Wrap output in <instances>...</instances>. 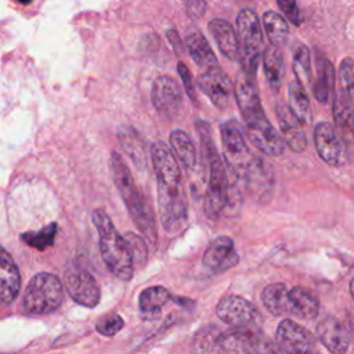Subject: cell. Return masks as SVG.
I'll list each match as a JSON object with an SVG mask.
<instances>
[{"label": "cell", "mask_w": 354, "mask_h": 354, "mask_svg": "<svg viewBox=\"0 0 354 354\" xmlns=\"http://www.w3.org/2000/svg\"><path fill=\"white\" fill-rule=\"evenodd\" d=\"M216 314L224 324L232 328L257 329L263 321L259 308L236 295L223 296L216 306Z\"/></svg>", "instance_id": "10"}, {"label": "cell", "mask_w": 354, "mask_h": 354, "mask_svg": "<svg viewBox=\"0 0 354 354\" xmlns=\"http://www.w3.org/2000/svg\"><path fill=\"white\" fill-rule=\"evenodd\" d=\"M317 336L330 354H344L351 342L348 329L335 317H326L317 325Z\"/></svg>", "instance_id": "19"}, {"label": "cell", "mask_w": 354, "mask_h": 354, "mask_svg": "<svg viewBox=\"0 0 354 354\" xmlns=\"http://www.w3.org/2000/svg\"><path fill=\"white\" fill-rule=\"evenodd\" d=\"M221 332L213 326H205L199 329L194 337V347L199 353H212L216 347H220Z\"/></svg>", "instance_id": "34"}, {"label": "cell", "mask_w": 354, "mask_h": 354, "mask_svg": "<svg viewBox=\"0 0 354 354\" xmlns=\"http://www.w3.org/2000/svg\"><path fill=\"white\" fill-rule=\"evenodd\" d=\"M19 4H24V6H26V4H30L32 3V0H17Z\"/></svg>", "instance_id": "43"}, {"label": "cell", "mask_w": 354, "mask_h": 354, "mask_svg": "<svg viewBox=\"0 0 354 354\" xmlns=\"http://www.w3.org/2000/svg\"><path fill=\"white\" fill-rule=\"evenodd\" d=\"M278 347L286 354H317V343L313 333L293 319L285 318L275 332Z\"/></svg>", "instance_id": "11"}, {"label": "cell", "mask_w": 354, "mask_h": 354, "mask_svg": "<svg viewBox=\"0 0 354 354\" xmlns=\"http://www.w3.org/2000/svg\"><path fill=\"white\" fill-rule=\"evenodd\" d=\"M263 25L272 46L281 47L286 44L289 37V28L282 15L275 11H266L263 14Z\"/></svg>", "instance_id": "30"}, {"label": "cell", "mask_w": 354, "mask_h": 354, "mask_svg": "<svg viewBox=\"0 0 354 354\" xmlns=\"http://www.w3.org/2000/svg\"><path fill=\"white\" fill-rule=\"evenodd\" d=\"M220 133L227 166L234 176L241 180L254 166L259 158L249 149L239 124L235 120L224 122L220 127Z\"/></svg>", "instance_id": "8"}, {"label": "cell", "mask_w": 354, "mask_h": 354, "mask_svg": "<svg viewBox=\"0 0 354 354\" xmlns=\"http://www.w3.org/2000/svg\"><path fill=\"white\" fill-rule=\"evenodd\" d=\"M202 263L214 272H223L235 267L239 263V254L235 250L234 241L225 235L216 238L205 250Z\"/></svg>", "instance_id": "16"}, {"label": "cell", "mask_w": 354, "mask_h": 354, "mask_svg": "<svg viewBox=\"0 0 354 354\" xmlns=\"http://www.w3.org/2000/svg\"><path fill=\"white\" fill-rule=\"evenodd\" d=\"M198 130L201 136V141L203 145V152L206 153L209 159V184L205 195V205L203 212L207 218L216 220L227 206L230 201V184H228V176L225 171V166L217 153L216 148L213 147L212 138H210V129L207 123L199 122Z\"/></svg>", "instance_id": "5"}, {"label": "cell", "mask_w": 354, "mask_h": 354, "mask_svg": "<svg viewBox=\"0 0 354 354\" xmlns=\"http://www.w3.org/2000/svg\"><path fill=\"white\" fill-rule=\"evenodd\" d=\"M288 98H289V109L295 113V116L301 122V124L308 123L311 119L310 100L306 93V88L297 80H293L289 83Z\"/></svg>", "instance_id": "29"}, {"label": "cell", "mask_w": 354, "mask_h": 354, "mask_svg": "<svg viewBox=\"0 0 354 354\" xmlns=\"http://www.w3.org/2000/svg\"><path fill=\"white\" fill-rule=\"evenodd\" d=\"M174 296L163 286H149L144 289L138 297L140 311L144 318L155 319L160 315L163 306L173 300Z\"/></svg>", "instance_id": "25"}, {"label": "cell", "mask_w": 354, "mask_h": 354, "mask_svg": "<svg viewBox=\"0 0 354 354\" xmlns=\"http://www.w3.org/2000/svg\"><path fill=\"white\" fill-rule=\"evenodd\" d=\"M64 286L68 295L84 307H95L100 301L101 292L95 278L86 270L75 267L65 271Z\"/></svg>", "instance_id": "12"}, {"label": "cell", "mask_w": 354, "mask_h": 354, "mask_svg": "<svg viewBox=\"0 0 354 354\" xmlns=\"http://www.w3.org/2000/svg\"><path fill=\"white\" fill-rule=\"evenodd\" d=\"M333 120L336 133L344 144L347 158H354V106L342 93L333 101Z\"/></svg>", "instance_id": "17"}, {"label": "cell", "mask_w": 354, "mask_h": 354, "mask_svg": "<svg viewBox=\"0 0 354 354\" xmlns=\"http://www.w3.org/2000/svg\"><path fill=\"white\" fill-rule=\"evenodd\" d=\"M109 167L112 180L131 216V220L141 234L153 245L156 242L158 232L152 209L137 188L127 165L118 152L111 153Z\"/></svg>", "instance_id": "3"}, {"label": "cell", "mask_w": 354, "mask_h": 354, "mask_svg": "<svg viewBox=\"0 0 354 354\" xmlns=\"http://www.w3.org/2000/svg\"><path fill=\"white\" fill-rule=\"evenodd\" d=\"M234 93L252 144L268 156L282 155L285 141L267 119L254 82L248 76L238 77Z\"/></svg>", "instance_id": "2"}, {"label": "cell", "mask_w": 354, "mask_h": 354, "mask_svg": "<svg viewBox=\"0 0 354 354\" xmlns=\"http://www.w3.org/2000/svg\"><path fill=\"white\" fill-rule=\"evenodd\" d=\"M285 313L300 319H314L319 313V301L315 295L301 286L288 289Z\"/></svg>", "instance_id": "21"}, {"label": "cell", "mask_w": 354, "mask_h": 354, "mask_svg": "<svg viewBox=\"0 0 354 354\" xmlns=\"http://www.w3.org/2000/svg\"><path fill=\"white\" fill-rule=\"evenodd\" d=\"M315 65H317V75H315V82L313 84V93H314V97L321 104H325L328 102L329 94L335 87L336 73L332 62L328 58H325L321 53H317Z\"/></svg>", "instance_id": "24"}, {"label": "cell", "mask_w": 354, "mask_h": 354, "mask_svg": "<svg viewBox=\"0 0 354 354\" xmlns=\"http://www.w3.org/2000/svg\"><path fill=\"white\" fill-rule=\"evenodd\" d=\"M238 29V43L239 46V59L243 66L245 76L254 82L257 72L260 50L263 44V33L260 28L259 17L254 11L243 8L236 17Z\"/></svg>", "instance_id": "7"}, {"label": "cell", "mask_w": 354, "mask_h": 354, "mask_svg": "<svg viewBox=\"0 0 354 354\" xmlns=\"http://www.w3.org/2000/svg\"><path fill=\"white\" fill-rule=\"evenodd\" d=\"M314 142L318 155L329 166H342L348 158L343 141L328 122H319L314 129Z\"/></svg>", "instance_id": "13"}, {"label": "cell", "mask_w": 354, "mask_h": 354, "mask_svg": "<svg viewBox=\"0 0 354 354\" xmlns=\"http://www.w3.org/2000/svg\"><path fill=\"white\" fill-rule=\"evenodd\" d=\"M209 32L213 36V39L217 43V47L220 53L231 59V61H238L239 59V43L236 33L230 22L221 18L212 19L209 22Z\"/></svg>", "instance_id": "22"}, {"label": "cell", "mask_w": 354, "mask_h": 354, "mask_svg": "<svg viewBox=\"0 0 354 354\" xmlns=\"http://www.w3.org/2000/svg\"><path fill=\"white\" fill-rule=\"evenodd\" d=\"M167 39H169V41H170V44H171L174 53H176L177 55H180L181 51H183V44H181V39H180L177 30H176V29L167 30Z\"/></svg>", "instance_id": "41"}, {"label": "cell", "mask_w": 354, "mask_h": 354, "mask_svg": "<svg viewBox=\"0 0 354 354\" xmlns=\"http://www.w3.org/2000/svg\"><path fill=\"white\" fill-rule=\"evenodd\" d=\"M64 300L61 279L50 272L36 274L28 283L22 307L28 314H48L57 310Z\"/></svg>", "instance_id": "6"}, {"label": "cell", "mask_w": 354, "mask_h": 354, "mask_svg": "<svg viewBox=\"0 0 354 354\" xmlns=\"http://www.w3.org/2000/svg\"><path fill=\"white\" fill-rule=\"evenodd\" d=\"M351 325H353V329H354V319H353V322H351Z\"/></svg>", "instance_id": "44"}, {"label": "cell", "mask_w": 354, "mask_h": 354, "mask_svg": "<svg viewBox=\"0 0 354 354\" xmlns=\"http://www.w3.org/2000/svg\"><path fill=\"white\" fill-rule=\"evenodd\" d=\"M263 68H264L266 80H267L270 88L277 93L282 84L283 75H285L283 57L278 47L268 46L266 48L264 55H263Z\"/></svg>", "instance_id": "27"}, {"label": "cell", "mask_w": 354, "mask_h": 354, "mask_svg": "<svg viewBox=\"0 0 354 354\" xmlns=\"http://www.w3.org/2000/svg\"><path fill=\"white\" fill-rule=\"evenodd\" d=\"M279 8L285 14V17L295 25H300L303 21V15L297 6L296 0H277Z\"/></svg>", "instance_id": "38"}, {"label": "cell", "mask_w": 354, "mask_h": 354, "mask_svg": "<svg viewBox=\"0 0 354 354\" xmlns=\"http://www.w3.org/2000/svg\"><path fill=\"white\" fill-rule=\"evenodd\" d=\"M350 293H351V296H353V299H354V278H353V281L350 282Z\"/></svg>", "instance_id": "42"}, {"label": "cell", "mask_w": 354, "mask_h": 354, "mask_svg": "<svg viewBox=\"0 0 354 354\" xmlns=\"http://www.w3.org/2000/svg\"><path fill=\"white\" fill-rule=\"evenodd\" d=\"M124 326V321L119 314H108L97 322V332L102 336H115Z\"/></svg>", "instance_id": "37"}, {"label": "cell", "mask_w": 354, "mask_h": 354, "mask_svg": "<svg viewBox=\"0 0 354 354\" xmlns=\"http://www.w3.org/2000/svg\"><path fill=\"white\" fill-rule=\"evenodd\" d=\"M275 115L285 144L295 152H303L307 148V137L303 131L301 122L283 102L277 104Z\"/></svg>", "instance_id": "18"}, {"label": "cell", "mask_w": 354, "mask_h": 354, "mask_svg": "<svg viewBox=\"0 0 354 354\" xmlns=\"http://www.w3.org/2000/svg\"><path fill=\"white\" fill-rule=\"evenodd\" d=\"M177 71H178V75H180V77H181V80H183V84H184V88H185L188 97H189L192 101H196V93H195L194 80H192V77H191L189 69L187 68L185 64L178 62Z\"/></svg>", "instance_id": "39"}, {"label": "cell", "mask_w": 354, "mask_h": 354, "mask_svg": "<svg viewBox=\"0 0 354 354\" xmlns=\"http://www.w3.org/2000/svg\"><path fill=\"white\" fill-rule=\"evenodd\" d=\"M288 293V288L282 282H275L267 285L261 293V301L267 311H270L275 317L285 315V296Z\"/></svg>", "instance_id": "31"}, {"label": "cell", "mask_w": 354, "mask_h": 354, "mask_svg": "<svg viewBox=\"0 0 354 354\" xmlns=\"http://www.w3.org/2000/svg\"><path fill=\"white\" fill-rule=\"evenodd\" d=\"M185 46L187 50L194 59V62L201 69H210L214 66H218V62L214 57L213 50L210 48L206 39L199 32H192L185 37Z\"/></svg>", "instance_id": "26"}, {"label": "cell", "mask_w": 354, "mask_h": 354, "mask_svg": "<svg viewBox=\"0 0 354 354\" xmlns=\"http://www.w3.org/2000/svg\"><path fill=\"white\" fill-rule=\"evenodd\" d=\"M187 14L191 19H199L203 17L206 10L205 0H184Z\"/></svg>", "instance_id": "40"}, {"label": "cell", "mask_w": 354, "mask_h": 354, "mask_svg": "<svg viewBox=\"0 0 354 354\" xmlns=\"http://www.w3.org/2000/svg\"><path fill=\"white\" fill-rule=\"evenodd\" d=\"M21 290V274L12 256L0 246V301L11 304Z\"/></svg>", "instance_id": "20"}, {"label": "cell", "mask_w": 354, "mask_h": 354, "mask_svg": "<svg viewBox=\"0 0 354 354\" xmlns=\"http://www.w3.org/2000/svg\"><path fill=\"white\" fill-rule=\"evenodd\" d=\"M293 72L296 80L306 88L311 83V62L310 51L306 46L299 44L293 51Z\"/></svg>", "instance_id": "32"}, {"label": "cell", "mask_w": 354, "mask_h": 354, "mask_svg": "<svg viewBox=\"0 0 354 354\" xmlns=\"http://www.w3.org/2000/svg\"><path fill=\"white\" fill-rule=\"evenodd\" d=\"M220 348L234 354H282L278 344H275L266 335L257 329L234 328V330L221 333Z\"/></svg>", "instance_id": "9"}, {"label": "cell", "mask_w": 354, "mask_h": 354, "mask_svg": "<svg viewBox=\"0 0 354 354\" xmlns=\"http://www.w3.org/2000/svg\"><path fill=\"white\" fill-rule=\"evenodd\" d=\"M91 218L100 236V252L106 268L116 278L130 281L134 274V264L124 236L118 232L105 210L95 209Z\"/></svg>", "instance_id": "4"}, {"label": "cell", "mask_w": 354, "mask_h": 354, "mask_svg": "<svg viewBox=\"0 0 354 354\" xmlns=\"http://www.w3.org/2000/svg\"><path fill=\"white\" fill-rule=\"evenodd\" d=\"M119 142L123 151L138 169H145L148 163V149L141 134L131 126H122L118 131Z\"/></svg>", "instance_id": "23"}, {"label": "cell", "mask_w": 354, "mask_h": 354, "mask_svg": "<svg viewBox=\"0 0 354 354\" xmlns=\"http://www.w3.org/2000/svg\"><path fill=\"white\" fill-rule=\"evenodd\" d=\"M149 155L156 176L160 223L166 231L171 232L178 230L188 216V201L180 165L163 141H155L151 145Z\"/></svg>", "instance_id": "1"}, {"label": "cell", "mask_w": 354, "mask_h": 354, "mask_svg": "<svg viewBox=\"0 0 354 354\" xmlns=\"http://www.w3.org/2000/svg\"><path fill=\"white\" fill-rule=\"evenodd\" d=\"M57 224L51 223L46 227H43L39 231H29L21 234V239L28 245L37 250H44L54 245V239L57 235Z\"/></svg>", "instance_id": "33"}, {"label": "cell", "mask_w": 354, "mask_h": 354, "mask_svg": "<svg viewBox=\"0 0 354 354\" xmlns=\"http://www.w3.org/2000/svg\"><path fill=\"white\" fill-rule=\"evenodd\" d=\"M123 236L129 245L134 267H142L148 259V246L145 239L134 232H126Z\"/></svg>", "instance_id": "36"}, {"label": "cell", "mask_w": 354, "mask_h": 354, "mask_svg": "<svg viewBox=\"0 0 354 354\" xmlns=\"http://www.w3.org/2000/svg\"><path fill=\"white\" fill-rule=\"evenodd\" d=\"M198 86L209 97L213 105L220 109L228 106L234 88L230 77L220 69V66L206 69L203 73H201Z\"/></svg>", "instance_id": "15"}, {"label": "cell", "mask_w": 354, "mask_h": 354, "mask_svg": "<svg viewBox=\"0 0 354 354\" xmlns=\"http://www.w3.org/2000/svg\"><path fill=\"white\" fill-rule=\"evenodd\" d=\"M151 100L155 109L165 118H174L183 105V94L177 82L170 76H159L152 83Z\"/></svg>", "instance_id": "14"}, {"label": "cell", "mask_w": 354, "mask_h": 354, "mask_svg": "<svg viewBox=\"0 0 354 354\" xmlns=\"http://www.w3.org/2000/svg\"><path fill=\"white\" fill-rule=\"evenodd\" d=\"M339 84L342 94L354 102V61L348 57L339 65Z\"/></svg>", "instance_id": "35"}, {"label": "cell", "mask_w": 354, "mask_h": 354, "mask_svg": "<svg viewBox=\"0 0 354 354\" xmlns=\"http://www.w3.org/2000/svg\"><path fill=\"white\" fill-rule=\"evenodd\" d=\"M170 145L187 170H194L196 165V149L191 137L183 130H173L170 133Z\"/></svg>", "instance_id": "28"}]
</instances>
